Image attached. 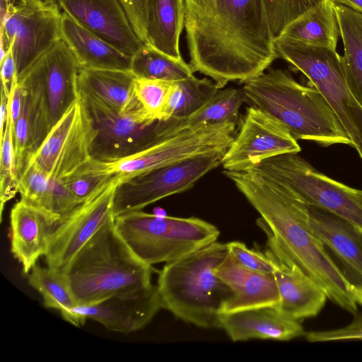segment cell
I'll use <instances>...</instances> for the list:
<instances>
[{"instance_id": "obj_25", "label": "cell", "mask_w": 362, "mask_h": 362, "mask_svg": "<svg viewBox=\"0 0 362 362\" xmlns=\"http://www.w3.org/2000/svg\"><path fill=\"white\" fill-rule=\"evenodd\" d=\"M61 38L81 68L131 70L132 57L88 30L65 13H62Z\"/></svg>"}, {"instance_id": "obj_5", "label": "cell", "mask_w": 362, "mask_h": 362, "mask_svg": "<svg viewBox=\"0 0 362 362\" xmlns=\"http://www.w3.org/2000/svg\"><path fill=\"white\" fill-rule=\"evenodd\" d=\"M228 254L227 243L216 241L165 263L156 284L162 308L198 327L220 328L232 291L215 271Z\"/></svg>"}, {"instance_id": "obj_28", "label": "cell", "mask_w": 362, "mask_h": 362, "mask_svg": "<svg viewBox=\"0 0 362 362\" xmlns=\"http://www.w3.org/2000/svg\"><path fill=\"white\" fill-rule=\"evenodd\" d=\"M278 37L337 49L340 35L334 3L324 0L288 25Z\"/></svg>"}, {"instance_id": "obj_10", "label": "cell", "mask_w": 362, "mask_h": 362, "mask_svg": "<svg viewBox=\"0 0 362 362\" xmlns=\"http://www.w3.org/2000/svg\"><path fill=\"white\" fill-rule=\"evenodd\" d=\"M237 132V122L187 126L128 157L110 161L94 159L93 166L101 174L117 175L125 180L201 154L226 151Z\"/></svg>"}, {"instance_id": "obj_44", "label": "cell", "mask_w": 362, "mask_h": 362, "mask_svg": "<svg viewBox=\"0 0 362 362\" xmlns=\"http://www.w3.org/2000/svg\"><path fill=\"white\" fill-rule=\"evenodd\" d=\"M334 4L346 6L362 13V0H331Z\"/></svg>"}, {"instance_id": "obj_41", "label": "cell", "mask_w": 362, "mask_h": 362, "mask_svg": "<svg viewBox=\"0 0 362 362\" xmlns=\"http://www.w3.org/2000/svg\"><path fill=\"white\" fill-rule=\"evenodd\" d=\"M119 1L136 34L144 45H146L147 0Z\"/></svg>"}, {"instance_id": "obj_19", "label": "cell", "mask_w": 362, "mask_h": 362, "mask_svg": "<svg viewBox=\"0 0 362 362\" xmlns=\"http://www.w3.org/2000/svg\"><path fill=\"white\" fill-rule=\"evenodd\" d=\"M157 286L134 295L112 296L96 303L78 305L74 312L84 324L95 321L109 331L128 334L145 327L161 309Z\"/></svg>"}, {"instance_id": "obj_22", "label": "cell", "mask_w": 362, "mask_h": 362, "mask_svg": "<svg viewBox=\"0 0 362 362\" xmlns=\"http://www.w3.org/2000/svg\"><path fill=\"white\" fill-rule=\"evenodd\" d=\"M215 274L231 289L232 296L221 314L252 308L277 306L280 295L274 274L246 269L228 254Z\"/></svg>"}, {"instance_id": "obj_29", "label": "cell", "mask_w": 362, "mask_h": 362, "mask_svg": "<svg viewBox=\"0 0 362 362\" xmlns=\"http://www.w3.org/2000/svg\"><path fill=\"white\" fill-rule=\"evenodd\" d=\"M344 52L341 63L346 81L362 105V13L334 4Z\"/></svg>"}, {"instance_id": "obj_34", "label": "cell", "mask_w": 362, "mask_h": 362, "mask_svg": "<svg viewBox=\"0 0 362 362\" xmlns=\"http://www.w3.org/2000/svg\"><path fill=\"white\" fill-rule=\"evenodd\" d=\"M52 178L35 163L30 162L18 178L21 201L49 211Z\"/></svg>"}, {"instance_id": "obj_26", "label": "cell", "mask_w": 362, "mask_h": 362, "mask_svg": "<svg viewBox=\"0 0 362 362\" xmlns=\"http://www.w3.org/2000/svg\"><path fill=\"white\" fill-rule=\"evenodd\" d=\"M136 78L131 70L81 68L77 88L112 109L127 113L143 108L134 91Z\"/></svg>"}, {"instance_id": "obj_33", "label": "cell", "mask_w": 362, "mask_h": 362, "mask_svg": "<svg viewBox=\"0 0 362 362\" xmlns=\"http://www.w3.org/2000/svg\"><path fill=\"white\" fill-rule=\"evenodd\" d=\"M245 99L243 88H218L202 108L186 119V125L237 122L239 109Z\"/></svg>"}, {"instance_id": "obj_6", "label": "cell", "mask_w": 362, "mask_h": 362, "mask_svg": "<svg viewBox=\"0 0 362 362\" xmlns=\"http://www.w3.org/2000/svg\"><path fill=\"white\" fill-rule=\"evenodd\" d=\"M116 229L133 252L153 265L168 263L217 240L220 231L197 217L134 211L115 218Z\"/></svg>"}, {"instance_id": "obj_1", "label": "cell", "mask_w": 362, "mask_h": 362, "mask_svg": "<svg viewBox=\"0 0 362 362\" xmlns=\"http://www.w3.org/2000/svg\"><path fill=\"white\" fill-rule=\"evenodd\" d=\"M260 215L267 247L296 265L317 284L332 303L356 314L352 288L308 223L305 204L272 181L247 171H223Z\"/></svg>"}, {"instance_id": "obj_17", "label": "cell", "mask_w": 362, "mask_h": 362, "mask_svg": "<svg viewBox=\"0 0 362 362\" xmlns=\"http://www.w3.org/2000/svg\"><path fill=\"white\" fill-rule=\"evenodd\" d=\"M305 206L311 230L337 260L358 303L362 298V228L327 210Z\"/></svg>"}, {"instance_id": "obj_23", "label": "cell", "mask_w": 362, "mask_h": 362, "mask_svg": "<svg viewBox=\"0 0 362 362\" xmlns=\"http://www.w3.org/2000/svg\"><path fill=\"white\" fill-rule=\"evenodd\" d=\"M220 328L233 341L255 339L288 341L305 334L299 321L287 317L276 306L221 314Z\"/></svg>"}, {"instance_id": "obj_9", "label": "cell", "mask_w": 362, "mask_h": 362, "mask_svg": "<svg viewBox=\"0 0 362 362\" xmlns=\"http://www.w3.org/2000/svg\"><path fill=\"white\" fill-rule=\"evenodd\" d=\"M78 93L94 124L92 156L98 160L128 157L187 127L186 119H153L144 108L121 113L89 95Z\"/></svg>"}, {"instance_id": "obj_38", "label": "cell", "mask_w": 362, "mask_h": 362, "mask_svg": "<svg viewBox=\"0 0 362 362\" xmlns=\"http://www.w3.org/2000/svg\"><path fill=\"white\" fill-rule=\"evenodd\" d=\"M230 255L243 267L252 271L273 274L274 264L271 257L265 252L249 248L240 241L227 243Z\"/></svg>"}, {"instance_id": "obj_12", "label": "cell", "mask_w": 362, "mask_h": 362, "mask_svg": "<svg viewBox=\"0 0 362 362\" xmlns=\"http://www.w3.org/2000/svg\"><path fill=\"white\" fill-rule=\"evenodd\" d=\"M226 151L189 158L122 180L113 200L115 218L192 188L196 182L221 164Z\"/></svg>"}, {"instance_id": "obj_18", "label": "cell", "mask_w": 362, "mask_h": 362, "mask_svg": "<svg viewBox=\"0 0 362 362\" xmlns=\"http://www.w3.org/2000/svg\"><path fill=\"white\" fill-rule=\"evenodd\" d=\"M79 25L122 52L133 57L144 45L119 0H55Z\"/></svg>"}, {"instance_id": "obj_15", "label": "cell", "mask_w": 362, "mask_h": 362, "mask_svg": "<svg viewBox=\"0 0 362 362\" xmlns=\"http://www.w3.org/2000/svg\"><path fill=\"white\" fill-rule=\"evenodd\" d=\"M300 151L297 140L284 124L254 105L247 110L221 165L226 171H246L267 158Z\"/></svg>"}, {"instance_id": "obj_21", "label": "cell", "mask_w": 362, "mask_h": 362, "mask_svg": "<svg viewBox=\"0 0 362 362\" xmlns=\"http://www.w3.org/2000/svg\"><path fill=\"white\" fill-rule=\"evenodd\" d=\"M31 66L43 83L53 126L78 97L77 78L81 66L62 40Z\"/></svg>"}, {"instance_id": "obj_27", "label": "cell", "mask_w": 362, "mask_h": 362, "mask_svg": "<svg viewBox=\"0 0 362 362\" xmlns=\"http://www.w3.org/2000/svg\"><path fill=\"white\" fill-rule=\"evenodd\" d=\"M185 21V0H147L146 45L182 59L180 39Z\"/></svg>"}, {"instance_id": "obj_30", "label": "cell", "mask_w": 362, "mask_h": 362, "mask_svg": "<svg viewBox=\"0 0 362 362\" xmlns=\"http://www.w3.org/2000/svg\"><path fill=\"white\" fill-rule=\"evenodd\" d=\"M28 284L41 295L47 308L59 310L64 320L76 327L84 325L74 312L78 304L62 272L35 265L28 274Z\"/></svg>"}, {"instance_id": "obj_13", "label": "cell", "mask_w": 362, "mask_h": 362, "mask_svg": "<svg viewBox=\"0 0 362 362\" xmlns=\"http://www.w3.org/2000/svg\"><path fill=\"white\" fill-rule=\"evenodd\" d=\"M95 129L79 93L52 126L30 162L45 170L51 178L63 181L93 158Z\"/></svg>"}, {"instance_id": "obj_14", "label": "cell", "mask_w": 362, "mask_h": 362, "mask_svg": "<svg viewBox=\"0 0 362 362\" xmlns=\"http://www.w3.org/2000/svg\"><path fill=\"white\" fill-rule=\"evenodd\" d=\"M122 177L112 175L54 229L46 255L47 267L62 272L76 254L113 214L115 190Z\"/></svg>"}, {"instance_id": "obj_43", "label": "cell", "mask_w": 362, "mask_h": 362, "mask_svg": "<svg viewBox=\"0 0 362 362\" xmlns=\"http://www.w3.org/2000/svg\"><path fill=\"white\" fill-rule=\"evenodd\" d=\"M8 116V97L1 89L0 141L3 139Z\"/></svg>"}, {"instance_id": "obj_36", "label": "cell", "mask_w": 362, "mask_h": 362, "mask_svg": "<svg viewBox=\"0 0 362 362\" xmlns=\"http://www.w3.org/2000/svg\"><path fill=\"white\" fill-rule=\"evenodd\" d=\"M324 0H263L270 29L277 37L286 27Z\"/></svg>"}, {"instance_id": "obj_45", "label": "cell", "mask_w": 362, "mask_h": 362, "mask_svg": "<svg viewBox=\"0 0 362 362\" xmlns=\"http://www.w3.org/2000/svg\"><path fill=\"white\" fill-rule=\"evenodd\" d=\"M358 304H360L362 305V298H361L358 301Z\"/></svg>"}, {"instance_id": "obj_16", "label": "cell", "mask_w": 362, "mask_h": 362, "mask_svg": "<svg viewBox=\"0 0 362 362\" xmlns=\"http://www.w3.org/2000/svg\"><path fill=\"white\" fill-rule=\"evenodd\" d=\"M21 108L13 126L17 178L30 163L52 127L48 98L43 83L30 66L19 78Z\"/></svg>"}, {"instance_id": "obj_2", "label": "cell", "mask_w": 362, "mask_h": 362, "mask_svg": "<svg viewBox=\"0 0 362 362\" xmlns=\"http://www.w3.org/2000/svg\"><path fill=\"white\" fill-rule=\"evenodd\" d=\"M186 40L194 72L219 88L259 76L278 58L263 0H218L210 20Z\"/></svg>"}, {"instance_id": "obj_39", "label": "cell", "mask_w": 362, "mask_h": 362, "mask_svg": "<svg viewBox=\"0 0 362 362\" xmlns=\"http://www.w3.org/2000/svg\"><path fill=\"white\" fill-rule=\"evenodd\" d=\"M218 0H185L186 37L203 27L214 14Z\"/></svg>"}, {"instance_id": "obj_31", "label": "cell", "mask_w": 362, "mask_h": 362, "mask_svg": "<svg viewBox=\"0 0 362 362\" xmlns=\"http://www.w3.org/2000/svg\"><path fill=\"white\" fill-rule=\"evenodd\" d=\"M221 88L216 83L194 75L173 83L164 110V119H187L200 108Z\"/></svg>"}, {"instance_id": "obj_24", "label": "cell", "mask_w": 362, "mask_h": 362, "mask_svg": "<svg viewBox=\"0 0 362 362\" xmlns=\"http://www.w3.org/2000/svg\"><path fill=\"white\" fill-rule=\"evenodd\" d=\"M266 252L274 264L273 274L280 295L279 310L298 321L317 315L327 298L325 291L296 265L280 259L267 247Z\"/></svg>"}, {"instance_id": "obj_11", "label": "cell", "mask_w": 362, "mask_h": 362, "mask_svg": "<svg viewBox=\"0 0 362 362\" xmlns=\"http://www.w3.org/2000/svg\"><path fill=\"white\" fill-rule=\"evenodd\" d=\"M55 0H18L1 18V60L11 50L18 78L61 38Z\"/></svg>"}, {"instance_id": "obj_40", "label": "cell", "mask_w": 362, "mask_h": 362, "mask_svg": "<svg viewBox=\"0 0 362 362\" xmlns=\"http://www.w3.org/2000/svg\"><path fill=\"white\" fill-rule=\"evenodd\" d=\"M305 337L310 342L362 340V314L356 315L353 321L345 327L305 332Z\"/></svg>"}, {"instance_id": "obj_35", "label": "cell", "mask_w": 362, "mask_h": 362, "mask_svg": "<svg viewBox=\"0 0 362 362\" xmlns=\"http://www.w3.org/2000/svg\"><path fill=\"white\" fill-rule=\"evenodd\" d=\"M0 143V199L1 217H2L4 204L18 192V180L16 172L13 128L9 110L4 135Z\"/></svg>"}, {"instance_id": "obj_32", "label": "cell", "mask_w": 362, "mask_h": 362, "mask_svg": "<svg viewBox=\"0 0 362 362\" xmlns=\"http://www.w3.org/2000/svg\"><path fill=\"white\" fill-rule=\"evenodd\" d=\"M131 71L136 78L171 82L194 75L192 66L183 59H175L148 45L132 57Z\"/></svg>"}, {"instance_id": "obj_8", "label": "cell", "mask_w": 362, "mask_h": 362, "mask_svg": "<svg viewBox=\"0 0 362 362\" xmlns=\"http://www.w3.org/2000/svg\"><path fill=\"white\" fill-rule=\"evenodd\" d=\"M298 153L267 158L246 171L272 181L306 205L327 210L362 228V189L324 175Z\"/></svg>"}, {"instance_id": "obj_37", "label": "cell", "mask_w": 362, "mask_h": 362, "mask_svg": "<svg viewBox=\"0 0 362 362\" xmlns=\"http://www.w3.org/2000/svg\"><path fill=\"white\" fill-rule=\"evenodd\" d=\"M173 82L136 78L134 91L143 108L153 119H165L164 110Z\"/></svg>"}, {"instance_id": "obj_4", "label": "cell", "mask_w": 362, "mask_h": 362, "mask_svg": "<svg viewBox=\"0 0 362 362\" xmlns=\"http://www.w3.org/2000/svg\"><path fill=\"white\" fill-rule=\"evenodd\" d=\"M246 99L284 124L298 140L322 146L351 144L336 114L320 92L305 86L289 72L267 69L245 83Z\"/></svg>"}, {"instance_id": "obj_3", "label": "cell", "mask_w": 362, "mask_h": 362, "mask_svg": "<svg viewBox=\"0 0 362 362\" xmlns=\"http://www.w3.org/2000/svg\"><path fill=\"white\" fill-rule=\"evenodd\" d=\"M78 305L151 288V266L141 260L107 221L62 271Z\"/></svg>"}, {"instance_id": "obj_42", "label": "cell", "mask_w": 362, "mask_h": 362, "mask_svg": "<svg viewBox=\"0 0 362 362\" xmlns=\"http://www.w3.org/2000/svg\"><path fill=\"white\" fill-rule=\"evenodd\" d=\"M1 89L8 97L13 85L18 81L15 61L10 49H8L4 57L1 60Z\"/></svg>"}, {"instance_id": "obj_7", "label": "cell", "mask_w": 362, "mask_h": 362, "mask_svg": "<svg viewBox=\"0 0 362 362\" xmlns=\"http://www.w3.org/2000/svg\"><path fill=\"white\" fill-rule=\"evenodd\" d=\"M280 57L301 72L330 105L362 160V105L346 81L337 49L307 45L283 37L275 38Z\"/></svg>"}, {"instance_id": "obj_20", "label": "cell", "mask_w": 362, "mask_h": 362, "mask_svg": "<svg viewBox=\"0 0 362 362\" xmlns=\"http://www.w3.org/2000/svg\"><path fill=\"white\" fill-rule=\"evenodd\" d=\"M60 217L21 200L10 213L11 252L28 274L47 253L51 235Z\"/></svg>"}]
</instances>
